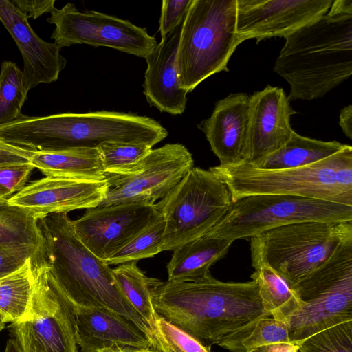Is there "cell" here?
<instances>
[{
	"instance_id": "obj_1",
	"label": "cell",
	"mask_w": 352,
	"mask_h": 352,
	"mask_svg": "<svg viewBox=\"0 0 352 352\" xmlns=\"http://www.w3.org/2000/svg\"><path fill=\"white\" fill-rule=\"evenodd\" d=\"M152 303L157 315L192 336L206 346L263 317L254 280L223 282L211 274L195 281H161Z\"/></svg>"
},
{
	"instance_id": "obj_2",
	"label": "cell",
	"mask_w": 352,
	"mask_h": 352,
	"mask_svg": "<svg viewBox=\"0 0 352 352\" xmlns=\"http://www.w3.org/2000/svg\"><path fill=\"white\" fill-rule=\"evenodd\" d=\"M285 38L274 71L289 83V100L323 97L352 74V1L333 0L324 15Z\"/></svg>"
},
{
	"instance_id": "obj_3",
	"label": "cell",
	"mask_w": 352,
	"mask_h": 352,
	"mask_svg": "<svg viewBox=\"0 0 352 352\" xmlns=\"http://www.w3.org/2000/svg\"><path fill=\"white\" fill-rule=\"evenodd\" d=\"M43 236L38 250L50 276L65 298L77 309H103L138 326L155 343L153 333L121 293L112 269L78 239L67 213L38 221Z\"/></svg>"
},
{
	"instance_id": "obj_4",
	"label": "cell",
	"mask_w": 352,
	"mask_h": 352,
	"mask_svg": "<svg viewBox=\"0 0 352 352\" xmlns=\"http://www.w3.org/2000/svg\"><path fill=\"white\" fill-rule=\"evenodd\" d=\"M168 135L158 121L149 117L107 111L45 116L22 114L0 125L2 140L34 151L97 148L110 141L153 147Z\"/></svg>"
},
{
	"instance_id": "obj_5",
	"label": "cell",
	"mask_w": 352,
	"mask_h": 352,
	"mask_svg": "<svg viewBox=\"0 0 352 352\" xmlns=\"http://www.w3.org/2000/svg\"><path fill=\"white\" fill-rule=\"evenodd\" d=\"M227 184L233 201L246 196L276 194L320 199L352 206V147L310 165L260 169L247 162L209 168Z\"/></svg>"
},
{
	"instance_id": "obj_6",
	"label": "cell",
	"mask_w": 352,
	"mask_h": 352,
	"mask_svg": "<svg viewBox=\"0 0 352 352\" xmlns=\"http://www.w3.org/2000/svg\"><path fill=\"white\" fill-rule=\"evenodd\" d=\"M240 43L236 0H193L177 52L181 87L188 93L211 75L228 72V60Z\"/></svg>"
},
{
	"instance_id": "obj_7",
	"label": "cell",
	"mask_w": 352,
	"mask_h": 352,
	"mask_svg": "<svg viewBox=\"0 0 352 352\" xmlns=\"http://www.w3.org/2000/svg\"><path fill=\"white\" fill-rule=\"evenodd\" d=\"M351 234L352 221H305L276 227L250 237L252 265L254 269L269 265L294 289Z\"/></svg>"
},
{
	"instance_id": "obj_8",
	"label": "cell",
	"mask_w": 352,
	"mask_h": 352,
	"mask_svg": "<svg viewBox=\"0 0 352 352\" xmlns=\"http://www.w3.org/2000/svg\"><path fill=\"white\" fill-rule=\"evenodd\" d=\"M233 204L226 182L210 169L193 167L155 204L165 219L160 251H173L211 230Z\"/></svg>"
},
{
	"instance_id": "obj_9",
	"label": "cell",
	"mask_w": 352,
	"mask_h": 352,
	"mask_svg": "<svg viewBox=\"0 0 352 352\" xmlns=\"http://www.w3.org/2000/svg\"><path fill=\"white\" fill-rule=\"evenodd\" d=\"M305 221H352V206L287 195H250L233 201L228 214L208 234L233 242Z\"/></svg>"
},
{
	"instance_id": "obj_10",
	"label": "cell",
	"mask_w": 352,
	"mask_h": 352,
	"mask_svg": "<svg viewBox=\"0 0 352 352\" xmlns=\"http://www.w3.org/2000/svg\"><path fill=\"white\" fill-rule=\"evenodd\" d=\"M34 292L31 307L11 332L22 352H78L76 312L54 283L37 251L31 257Z\"/></svg>"
},
{
	"instance_id": "obj_11",
	"label": "cell",
	"mask_w": 352,
	"mask_h": 352,
	"mask_svg": "<svg viewBox=\"0 0 352 352\" xmlns=\"http://www.w3.org/2000/svg\"><path fill=\"white\" fill-rule=\"evenodd\" d=\"M193 166L192 154L182 144L170 143L152 148L132 168L105 173L109 189L98 206L128 203L154 204L164 198Z\"/></svg>"
},
{
	"instance_id": "obj_12",
	"label": "cell",
	"mask_w": 352,
	"mask_h": 352,
	"mask_svg": "<svg viewBox=\"0 0 352 352\" xmlns=\"http://www.w3.org/2000/svg\"><path fill=\"white\" fill-rule=\"evenodd\" d=\"M47 21L55 25L51 38L60 49L75 44L104 46L145 58L157 44L145 28L94 10L80 12L71 3L56 8Z\"/></svg>"
},
{
	"instance_id": "obj_13",
	"label": "cell",
	"mask_w": 352,
	"mask_h": 352,
	"mask_svg": "<svg viewBox=\"0 0 352 352\" xmlns=\"http://www.w3.org/2000/svg\"><path fill=\"white\" fill-rule=\"evenodd\" d=\"M155 204L128 203L87 209L73 220L74 232L95 256L106 261L160 214Z\"/></svg>"
},
{
	"instance_id": "obj_14",
	"label": "cell",
	"mask_w": 352,
	"mask_h": 352,
	"mask_svg": "<svg viewBox=\"0 0 352 352\" xmlns=\"http://www.w3.org/2000/svg\"><path fill=\"white\" fill-rule=\"evenodd\" d=\"M333 0H236L240 43L284 37L324 15Z\"/></svg>"
},
{
	"instance_id": "obj_15",
	"label": "cell",
	"mask_w": 352,
	"mask_h": 352,
	"mask_svg": "<svg viewBox=\"0 0 352 352\" xmlns=\"http://www.w3.org/2000/svg\"><path fill=\"white\" fill-rule=\"evenodd\" d=\"M109 189L106 180L47 176L32 182L7 201L32 212L38 219L98 206Z\"/></svg>"
},
{
	"instance_id": "obj_16",
	"label": "cell",
	"mask_w": 352,
	"mask_h": 352,
	"mask_svg": "<svg viewBox=\"0 0 352 352\" xmlns=\"http://www.w3.org/2000/svg\"><path fill=\"white\" fill-rule=\"evenodd\" d=\"M283 89L271 85L250 96V120L243 162L254 163L282 148L294 131L296 114Z\"/></svg>"
},
{
	"instance_id": "obj_17",
	"label": "cell",
	"mask_w": 352,
	"mask_h": 352,
	"mask_svg": "<svg viewBox=\"0 0 352 352\" xmlns=\"http://www.w3.org/2000/svg\"><path fill=\"white\" fill-rule=\"evenodd\" d=\"M28 18L9 0H0V21L15 41L23 60V87L26 94L40 83L58 78L67 60L54 43L41 39Z\"/></svg>"
},
{
	"instance_id": "obj_18",
	"label": "cell",
	"mask_w": 352,
	"mask_h": 352,
	"mask_svg": "<svg viewBox=\"0 0 352 352\" xmlns=\"http://www.w3.org/2000/svg\"><path fill=\"white\" fill-rule=\"evenodd\" d=\"M250 96L230 94L219 100L210 117L198 124L221 166L243 162L248 136Z\"/></svg>"
},
{
	"instance_id": "obj_19",
	"label": "cell",
	"mask_w": 352,
	"mask_h": 352,
	"mask_svg": "<svg viewBox=\"0 0 352 352\" xmlns=\"http://www.w3.org/2000/svg\"><path fill=\"white\" fill-rule=\"evenodd\" d=\"M184 21L145 58L147 69L143 87L146 100L160 112L172 115L182 114L187 101L188 93L180 85L176 63Z\"/></svg>"
},
{
	"instance_id": "obj_20",
	"label": "cell",
	"mask_w": 352,
	"mask_h": 352,
	"mask_svg": "<svg viewBox=\"0 0 352 352\" xmlns=\"http://www.w3.org/2000/svg\"><path fill=\"white\" fill-rule=\"evenodd\" d=\"M352 320V273L311 300L302 302L284 321L292 342L301 341L322 330Z\"/></svg>"
},
{
	"instance_id": "obj_21",
	"label": "cell",
	"mask_w": 352,
	"mask_h": 352,
	"mask_svg": "<svg viewBox=\"0 0 352 352\" xmlns=\"http://www.w3.org/2000/svg\"><path fill=\"white\" fill-rule=\"evenodd\" d=\"M75 312L76 338L80 352L125 346L155 349L144 331L120 315L97 308L77 309Z\"/></svg>"
},
{
	"instance_id": "obj_22",
	"label": "cell",
	"mask_w": 352,
	"mask_h": 352,
	"mask_svg": "<svg viewBox=\"0 0 352 352\" xmlns=\"http://www.w3.org/2000/svg\"><path fill=\"white\" fill-rule=\"evenodd\" d=\"M233 242L210 234L194 239L173 250L167 264L168 281L181 283L201 279L227 254Z\"/></svg>"
},
{
	"instance_id": "obj_23",
	"label": "cell",
	"mask_w": 352,
	"mask_h": 352,
	"mask_svg": "<svg viewBox=\"0 0 352 352\" xmlns=\"http://www.w3.org/2000/svg\"><path fill=\"white\" fill-rule=\"evenodd\" d=\"M28 161L45 177L96 181L105 179V173L97 148L57 151L30 149Z\"/></svg>"
},
{
	"instance_id": "obj_24",
	"label": "cell",
	"mask_w": 352,
	"mask_h": 352,
	"mask_svg": "<svg viewBox=\"0 0 352 352\" xmlns=\"http://www.w3.org/2000/svg\"><path fill=\"white\" fill-rule=\"evenodd\" d=\"M230 352H298L287 324L271 316L258 318L222 339L218 344Z\"/></svg>"
},
{
	"instance_id": "obj_25",
	"label": "cell",
	"mask_w": 352,
	"mask_h": 352,
	"mask_svg": "<svg viewBox=\"0 0 352 352\" xmlns=\"http://www.w3.org/2000/svg\"><path fill=\"white\" fill-rule=\"evenodd\" d=\"M346 144L336 141L324 142L302 136L295 131L280 149L249 163L260 169L282 170L312 164L342 150Z\"/></svg>"
},
{
	"instance_id": "obj_26",
	"label": "cell",
	"mask_w": 352,
	"mask_h": 352,
	"mask_svg": "<svg viewBox=\"0 0 352 352\" xmlns=\"http://www.w3.org/2000/svg\"><path fill=\"white\" fill-rule=\"evenodd\" d=\"M250 277L258 286L264 311L273 318L284 322L302 305L296 291L269 265L255 268Z\"/></svg>"
},
{
	"instance_id": "obj_27",
	"label": "cell",
	"mask_w": 352,
	"mask_h": 352,
	"mask_svg": "<svg viewBox=\"0 0 352 352\" xmlns=\"http://www.w3.org/2000/svg\"><path fill=\"white\" fill-rule=\"evenodd\" d=\"M115 280L125 299L145 320L154 335L157 315L152 303L154 289L162 281L150 278L138 267L136 261L119 264L112 269Z\"/></svg>"
},
{
	"instance_id": "obj_28",
	"label": "cell",
	"mask_w": 352,
	"mask_h": 352,
	"mask_svg": "<svg viewBox=\"0 0 352 352\" xmlns=\"http://www.w3.org/2000/svg\"><path fill=\"white\" fill-rule=\"evenodd\" d=\"M38 221L30 210L0 200V247L40 250L43 236Z\"/></svg>"
},
{
	"instance_id": "obj_29",
	"label": "cell",
	"mask_w": 352,
	"mask_h": 352,
	"mask_svg": "<svg viewBox=\"0 0 352 352\" xmlns=\"http://www.w3.org/2000/svg\"><path fill=\"white\" fill-rule=\"evenodd\" d=\"M34 292L31 257L19 269L0 278V314L5 323L17 322L28 315Z\"/></svg>"
},
{
	"instance_id": "obj_30",
	"label": "cell",
	"mask_w": 352,
	"mask_h": 352,
	"mask_svg": "<svg viewBox=\"0 0 352 352\" xmlns=\"http://www.w3.org/2000/svg\"><path fill=\"white\" fill-rule=\"evenodd\" d=\"M28 98L23 87V72L16 63H1L0 70V125L8 124L21 115Z\"/></svg>"
},
{
	"instance_id": "obj_31",
	"label": "cell",
	"mask_w": 352,
	"mask_h": 352,
	"mask_svg": "<svg viewBox=\"0 0 352 352\" xmlns=\"http://www.w3.org/2000/svg\"><path fill=\"white\" fill-rule=\"evenodd\" d=\"M164 230L165 219L160 214L147 227L104 262L109 265H119L154 256L160 252Z\"/></svg>"
},
{
	"instance_id": "obj_32",
	"label": "cell",
	"mask_w": 352,
	"mask_h": 352,
	"mask_svg": "<svg viewBox=\"0 0 352 352\" xmlns=\"http://www.w3.org/2000/svg\"><path fill=\"white\" fill-rule=\"evenodd\" d=\"M98 149L104 173L126 170L139 163L152 149V147L139 143L118 141L100 144Z\"/></svg>"
},
{
	"instance_id": "obj_33",
	"label": "cell",
	"mask_w": 352,
	"mask_h": 352,
	"mask_svg": "<svg viewBox=\"0 0 352 352\" xmlns=\"http://www.w3.org/2000/svg\"><path fill=\"white\" fill-rule=\"evenodd\" d=\"M298 352H352V320L305 338L299 344Z\"/></svg>"
},
{
	"instance_id": "obj_34",
	"label": "cell",
	"mask_w": 352,
	"mask_h": 352,
	"mask_svg": "<svg viewBox=\"0 0 352 352\" xmlns=\"http://www.w3.org/2000/svg\"><path fill=\"white\" fill-rule=\"evenodd\" d=\"M154 338L162 340L173 352H212L210 347L160 316L155 321Z\"/></svg>"
},
{
	"instance_id": "obj_35",
	"label": "cell",
	"mask_w": 352,
	"mask_h": 352,
	"mask_svg": "<svg viewBox=\"0 0 352 352\" xmlns=\"http://www.w3.org/2000/svg\"><path fill=\"white\" fill-rule=\"evenodd\" d=\"M34 168L30 162L0 166V199L8 200L20 191Z\"/></svg>"
},
{
	"instance_id": "obj_36",
	"label": "cell",
	"mask_w": 352,
	"mask_h": 352,
	"mask_svg": "<svg viewBox=\"0 0 352 352\" xmlns=\"http://www.w3.org/2000/svg\"><path fill=\"white\" fill-rule=\"evenodd\" d=\"M193 0H163L160 28L162 38L173 30L185 18Z\"/></svg>"
},
{
	"instance_id": "obj_37",
	"label": "cell",
	"mask_w": 352,
	"mask_h": 352,
	"mask_svg": "<svg viewBox=\"0 0 352 352\" xmlns=\"http://www.w3.org/2000/svg\"><path fill=\"white\" fill-rule=\"evenodd\" d=\"M38 250L34 248L9 249L0 247V278L19 269Z\"/></svg>"
},
{
	"instance_id": "obj_38",
	"label": "cell",
	"mask_w": 352,
	"mask_h": 352,
	"mask_svg": "<svg viewBox=\"0 0 352 352\" xmlns=\"http://www.w3.org/2000/svg\"><path fill=\"white\" fill-rule=\"evenodd\" d=\"M10 1L28 19H36L44 13H51L56 8L54 0H12Z\"/></svg>"
},
{
	"instance_id": "obj_39",
	"label": "cell",
	"mask_w": 352,
	"mask_h": 352,
	"mask_svg": "<svg viewBox=\"0 0 352 352\" xmlns=\"http://www.w3.org/2000/svg\"><path fill=\"white\" fill-rule=\"evenodd\" d=\"M30 149L7 143L0 139V166L28 163Z\"/></svg>"
},
{
	"instance_id": "obj_40",
	"label": "cell",
	"mask_w": 352,
	"mask_h": 352,
	"mask_svg": "<svg viewBox=\"0 0 352 352\" xmlns=\"http://www.w3.org/2000/svg\"><path fill=\"white\" fill-rule=\"evenodd\" d=\"M339 124L346 137L352 139V106L349 104L340 111Z\"/></svg>"
},
{
	"instance_id": "obj_41",
	"label": "cell",
	"mask_w": 352,
	"mask_h": 352,
	"mask_svg": "<svg viewBox=\"0 0 352 352\" xmlns=\"http://www.w3.org/2000/svg\"><path fill=\"white\" fill-rule=\"evenodd\" d=\"M101 352H160L153 348H138L132 346L117 347L105 349Z\"/></svg>"
},
{
	"instance_id": "obj_42",
	"label": "cell",
	"mask_w": 352,
	"mask_h": 352,
	"mask_svg": "<svg viewBox=\"0 0 352 352\" xmlns=\"http://www.w3.org/2000/svg\"><path fill=\"white\" fill-rule=\"evenodd\" d=\"M4 352H22L14 339H9L7 342Z\"/></svg>"
},
{
	"instance_id": "obj_43",
	"label": "cell",
	"mask_w": 352,
	"mask_h": 352,
	"mask_svg": "<svg viewBox=\"0 0 352 352\" xmlns=\"http://www.w3.org/2000/svg\"><path fill=\"white\" fill-rule=\"evenodd\" d=\"M155 349L160 352H173L165 343L162 340L155 338Z\"/></svg>"
},
{
	"instance_id": "obj_44",
	"label": "cell",
	"mask_w": 352,
	"mask_h": 352,
	"mask_svg": "<svg viewBox=\"0 0 352 352\" xmlns=\"http://www.w3.org/2000/svg\"><path fill=\"white\" fill-rule=\"evenodd\" d=\"M5 327V322L3 320V318L0 314V331H1Z\"/></svg>"
},
{
	"instance_id": "obj_45",
	"label": "cell",
	"mask_w": 352,
	"mask_h": 352,
	"mask_svg": "<svg viewBox=\"0 0 352 352\" xmlns=\"http://www.w3.org/2000/svg\"><path fill=\"white\" fill-rule=\"evenodd\" d=\"M0 200H1V199H0Z\"/></svg>"
}]
</instances>
